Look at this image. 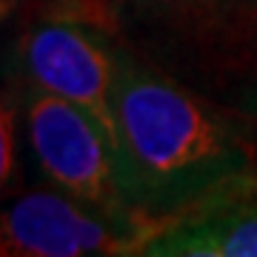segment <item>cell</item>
<instances>
[{
  "label": "cell",
  "mask_w": 257,
  "mask_h": 257,
  "mask_svg": "<svg viewBox=\"0 0 257 257\" xmlns=\"http://www.w3.org/2000/svg\"><path fill=\"white\" fill-rule=\"evenodd\" d=\"M114 117L123 203L155 231L166 217L251 177L254 146L237 117L120 55Z\"/></svg>",
  "instance_id": "cell-1"
},
{
  "label": "cell",
  "mask_w": 257,
  "mask_h": 257,
  "mask_svg": "<svg viewBox=\"0 0 257 257\" xmlns=\"http://www.w3.org/2000/svg\"><path fill=\"white\" fill-rule=\"evenodd\" d=\"M155 223L140 214H109L60 192L20 194L3 214V254L89 257L143 254Z\"/></svg>",
  "instance_id": "cell-2"
},
{
  "label": "cell",
  "mask_w": 257,
  "mask_h": 257,
  "mask_svg": "<svg viewBox=\"0 0 257 257\" xmlns=\"http://www.w3.org/2000/svg\"><path fill=\"white\" fill-rule=\"evenodd\" d=\"M26 120L37 163L57 189L109 214H135L123 203L114 143L89 111L35 89Z\"/></svg>",
  "instance_id": "cell-3"
},
{
  "label": "cell",
  "mask_w": 257,
  "mask_h": 257,
  "mask_svg": "<svg viewBox=\"0 0 257 257\" xmlns=\"http://www.w3.org/2000/svg\"><path fill=\"white\" fill-rule=\"evenodd\" d=\"M23 69L35 89L52 92L89 111L106 128L117 152V55L103 43V32L69 20H37L23 37Z\"/></svg>",
  "instance_id": "cell-4"
},
{
  "label": "cell",
  "mask_w": 257,
  "mask_h": 257,
  "mask_svg": "<svg viewBox=\"0 0 257 257\" xmlns=\"http://www.w3.org/2000/svg\"><path fill=\"white\" fill-rule=\"evenodd\" d=\"M143 254L257 257V180L248 177L166 217Z\"/></svg>",
  "instance_id": "cell-5"
},
{
  "label": "cell",
  "mask_w": 257,
  "mask_h": 257,
  "mask_svg": "<svg viewBox=\"0 0 257 257\" xmlns=\"http://www.w3.org/2000/svg\"><path fill=\"white\" fill-rule=\"evenodd\" d=\"M140 23L206 55L257 57V0H126Z\"/></svg>",
  "instance_id": "cell-6"
},
{
  "label": "cell",
  "mask_w": 257,
  "mask_h": 257,
  "mask_svg": "<svg viewBox=\"0 0 257 257\" xmlns=\"http://www.w3.org/2000/svg\"><path fill=\"white\" fill-rule=\"evenodd\" d=\"M37 20H69L92 26L103 35L120 32V12L114 0H26Z\"/></svg>",
  "instance_id": "cell-7"
},
{
  "label": "cell",
  "mask_w": 257,
  "mask_h": 257,
  "mask_svg": "<svg viewBox=\"0 0 257 257\" xmlns=\"http://www.w3.org/2000/svg\"><path fill=\"white\" fill-rule=\"evenodd\" d=\"M12 123H9V109H3V180L9 177L12 172V160H15V155H12Z\"/></svg>",
  "instance_id": "cell-8"
}]
</instances>
